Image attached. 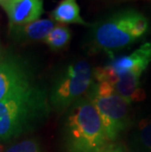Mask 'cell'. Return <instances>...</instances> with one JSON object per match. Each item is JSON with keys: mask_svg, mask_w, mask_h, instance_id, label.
I'll use <instances>...</instances> for the list:
<instances>
[{"mask_svg": "<svg viewBox=\"0 0 151 152\" xmlns=\"http://www.w3.org/2000/svg\"><path fill=\"white\" fill-rule=\"evenodd\" d=\"M48 88L36 82L0 101V142H12L33 134L51 112Z\"/></svg>", "mask_w": 151, "mask_h": 152, "instance_id": "cell-1", "label": "cell"}, {"mask_svg": "<svg viewBox=\"0 0 151 152\" xmlns=\"http://www.w3.org/2000/svg\"><path fill=\"white\" fill-rule=\"evenodd\" d=\"M109 140L95 106L88 96L65 112L61 128L63 152H100Z\"/></svg>", "mask_w": 151, "mask_h": 152, "instance_id": "cell-2", "label": "cell"}, {"mask_svg": "<svg viewBox=\"0 0 151 152\" xmlns=\"http://www.w3.org/2000/svg\"><path fill=\"white\" fill-rule=\"evenodd\" d=\"M86 45L92 53L123 49L148 31L147 18L134 9L118 11L90 25Z\"/></svg>", "mask_w": 151, "mask_h": 152, "instance_id": "cell-3", "label": "cell"}, {"mask_svg": "<svg viewBox=\"0 0 151 152\" xmlns=\"http://www.w3.org/2000/svg\"><path fill=\"white\" fill-rule=\"evenodd\" d=\"M93 83V69L88 61L78 59L61 67L48 88L51 109L65 113L83 97Z\"/></svg>", "mask_w": 151, "mask_h": 152, "instance_id": "cell-4", "label": "cell"}, {"mask_svg": "<svg viewBox=\"0 0 151 152\" xmlns=\"http://www.w3.org/2000/svg\"><path fill=\"white\" fill-rule=\"evenodd\" d=\"M99 113L109 142L115 141L130 125V105L109 83L93 80L85 94Z\"/></svg>", "mask_w": 151, "mask_h": 152, "instance_id": "cell-5", "label": "cell"}, {"mask_svg": "<svg viewBox=\"0 0 151 152\" xmlns=\"http://www.w3.org/2000/svg\"><path fill=\"white\" fill-rule=\"evenodd\" d=\"M36 82L34 65L23 55L6 52L0 60V101Z\"/></svg>", "mask_w": 151, "mask_h": 152, "instance_id": "cell-6", "label": "cell"}, {"mask_svg": "<svg viewBox=\"0 0 151 152\" xmlns=\"http://www.w3.org/2000/svg\"><path fill=\"white\" fill-rule=\"evenodd\" d=\"M140 76L136 73L118 75L107 65L93 69V80L109 83L115 92L131 104L144 98V91L140 86Z\"/></svg>", "mask_w": 151, "mask_h": 152, "instance_id": "cell-7", "label": "cell"}, {"mask_svg": "<svg viewBox=\"0 0 151 152\" xmlns=\"http://www.w3.org/2000/svg\"><path fill=\"white\" fill-rule=\"evenodd\" d=\"M10 26L25 25L39 20L43 14V0H0Z\"/></svg>", "mask_w": 151, "mask_h": 152, "instance_id": "cell-8", "label": "cell"}, {"mask_svg": "<svg viewBox=\"0 0 151 152\" xmlns=\"http://www.w3.org/2000/svg\"><path fill=\"white\" fill-rule=\"evenodd\" d=\"M151 63V42H145L131 53L113 58L107 64L118 75L136 73L141 75Z\"/></svg>", "mask_w": 151, "mask_h": 152, "instance_id": "cell-9", "label": "cell"}, {"mask_svg": "<svg viewBox=\"0 0 151 152\" xmlns=\"http://www.w3.org/2000/svg\"><path fill=\"white\" fill-rule=\"evenodd\" d=\"M55 27L51 19H39L25 25L10 26L9 37L16 43H31L43 41L48 34Z\"/></svg>", "mask_w": 151, "mask_h": 152, "instance_id": "cell-10", "label": "cell"}, {"mask_svg": "<svg viewBox=\"0 0 151 152\" xmlns=\"http://www.w3.org/2000/svg\"><path fill=\"white\" fill-rule=\"evenodd\" d=\"M130 152H151V114L134 125L128 140Z\"/></svg>", "mask_w": 151, "mask_h": 152, "instance_id": "cell-11", "label": "cell"}, {"mask_svg": "<svg viewBox=\"0 0 151 152\" xmlns=\"http://www.w3.org/2000/svg\"><path fill=\"white\" fill-rule=\"evenodd\" d=\"M50 15L53 21L63 25L79 24L90 27V24L86 23L81 16V10L77 0H61Z\"/></svg>", "mask_w": 151, "mask_h": 152, "instance_id": "cell-12", "label": "cell"}, {"mask_svg": "<svg viewBox=\"0 0 151 152\" xmlns=\"http://www.w3.org/2000/svg\"><path fill=\"white\" fill-rule=\"evenodd\" d=\"M71 38H72V33L67 26L63 24L55 25L48 35L43 40L51 50L58 51L65 48L69 44Z\"/></svg>", "mask_w": 151, "mask_h": 152, "instance_id": "cell-13", "label": "cell"}, {"mask_svg": "<svg viewBox=\"0 0 151 152\" xmlns=\"http://www.w3.org/2000/svg\"><path fill=\"white\" fill-rule=\"evenodd\" d=\"M3 152H44L37 138L30 137L12 142Z\"/></svg>", "mask_w": 151, "mask_h": 152, "instance_id": "cell-14", "label": "cell"}, {"mask_svg": "<svg viewBox=\"0 0 151 152\" xmlns=\"http://www.w3.org/2000/svg\"><path fill=\"white\" fill-rule=\"evenodd\" d=\"M100 152H127L126 148L121 144H108Z\"/></svg>", "mask_w": 151, "mask_h": 152, "instance_id": "cell-15", "label": "cell"}, {"mask_svg": "<svg viewBox=\"0 0 151 152\" xmlns=\"http://www.w3.org/2000/svg\"><path fill=\"white\" fill-rule=\"evenodd\" d=\"M5 54H6V51H4V49H3L2 44H1V41H0V60H1L3 57H4Z\"/></svg>", "mask_w": 151, "mask_h": 152, "instance_id": "cell-16", "label": "cell"}]
</instances>
